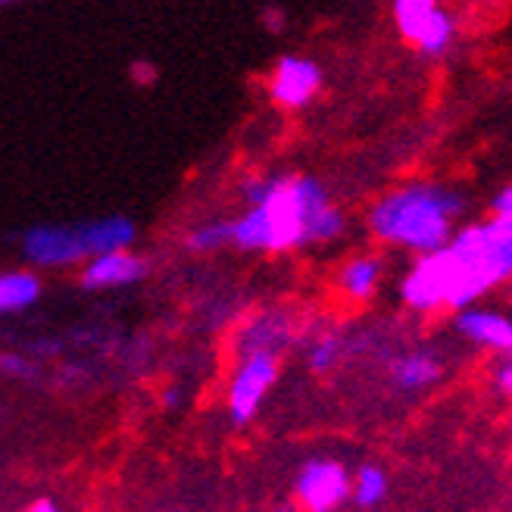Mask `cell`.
<instances>
[{"label": "cell", "mask_w": 512, "mask_h": 512, "mask_svg": "<svg viewBox=\"0 0 512 512\" xmlns=\"http://www.w3.org/2000/svg\"><path fill=\"white\" fill-rule=\"evenodd\" d=\"M453 331L463 341H469L478 350H488L497 356H512V316L494 306H463L453 313Z\"/></svg>", "instance_id": "9c48e42d"}, {"label": "cell", "mask_w": 512, "mask_h": 512, "mask_svg": "<svg viewBox=\"0 0 512 512\" xmlns=\"http://www.w3.org/2000/svg\"><path fill=\"white\" fill-rule=\"evenodd\" d=\"M466 207V194L456 185L438 178H409L372 200L366 228L378 244L422 256L441 250L453 238Z\"/></svg>", "instance_id": "7a4b0ae2"}, {"label": "cell", "mask_w": 512, "mask_h": 512, "mask_svg": "<svg viewBox=\"0 0 512 512\" xmlns=\"http://www.w3.org/2000/svg\"><path fill=\"white\" fill-rule=\"evenodd\" d=\"M456 35H459L456 16L447 7H441L438 13L431 16V22L425 25V29H422V35L413 41V47L419 50L425 60H438L456 44Z\"/></svg>", "instance_id": "2e32d148"}, {"label": "cell", "mask_w": 512, "mask_h": 512, "mask_svg": "<svg viewBox=\"0 0 512 512\" xmlns=\"http://www.w3.org/2000/svg\"><path fill=\"white\" fill-rule=\"evenodd\" d=\"M494 384L503 394H512V356H506V363L494 372Z\"/></svg>", "instance_id": "603a6c76"}, {"label": "cell", "mask_w": 512, "mask_h": 512, "mask_svg": "<svg viewBox=\"0 0 512 512\" xmlns=\"http://www.w3.org/2000/svg\"><path fill=\"white\" fill-rule=\"evenodd\" d=\"M88 260L100 253H113V250H132L135 244V222L125 216H104V219H91L79 225Z\"/></svg>", "instance_id": "5bb4252c"}, {"label": "cell", "mask_w": 512, "mask_h": 512, "mask_svg": "<svg viewBox=\"0 0 512 512\" xmlns=\"http://www.w3.org/2000/svg\"><path fill=\"white\" fill-rule=\"evenodd\" d=\"M444 378V360L434 350L416 347L406 350L391 360V381L394 388L416 394V391H428L431 384H438Z\"/></svg>", "instance_id": "4fadbf2b"}, {"label": "cell", "mask_w": 512, "mask_h": 512, "mask_svg": "<svg viewBox=\"0 0 512 512\" xmlns=\"http://www.w3.org/2000/svg\"><path fill=\"white\" fill-rule=\"evenodd\" d=\"M247 210L232 219V244L250 253H288L331 244L347 216L316 175H250L241 185Z\"/></svg>", "instance_id": "6da1fadb"}, {"label": "cell", "mask_w": 512, "mask_h": 512, "mask_svg": "<svg viewBox=\"0 0 512 512\" xmlns=\"http://www.w3.org/2000/svg\"><path fill=\"white\" fill-rule=\"evenodd\" d=\"M22 256L38 269H66L88 260L79 225H35L22 235Z\"/></svg>", "instance_id": "52a82bcc"}, {"label": "cell", "mask_w": 512, "mask_h": 512, "mask_svg": "<svg viewBox=\"0 0 512 512\" xmlns=\"http://www.w3.org/2000/svg\"><path fill=\"white\" fill-rule=\"evenodd\" d=\"M10 4H16V0H0V7H10Z\"/></svg>", "instance_id": "4316f807"}, {"label": "cell", "mask_w": 512, "mask_h": 512, "mask_svg": "<svg viewBox=\"0 0 512 512\" xmlns=\"http://www.w3.org/2000/svg\"><path fill=\"white\" fill-rule=\"evenodd\" d=\"M322 91V69L310 57H281L269 72V97L285 110L310 107Z\"/></svg>", "instance_id": "ba28073f"}, {"label": "cell", "mask_w": 512, "mask_h": 512, "mask_svg": "<svg viewBox=\"0 0 512 512\" xmlns=\"http://www.w3.org/2000/svg\"><path fill=\"white\" fill-rule=\"evenodd\" d=\"M147 275L144 256L132 250H113V253H100L85 260L82 269V288L88 291H110V288H128L138 285Z\"/></svg>", "instance_id": "8fae6325"}, {"label": "cell", "mask_w": 512, "mask_h": 512, "mask_svg": "<svg viewBox=\"0 0 512 512\" xmlns=\"http://www.w3.org/2000/svg\"><path fill=\"white\" fill-rule=\"evenodd\" d=\"M163 406H166V409L182 406V388H166V394H163Z\"/></svg>", "instance_id": "d4e9b609"}, {"label": "cell", "mask_w": 512, "mask_h": 512, "mask_svg": "<svg viewBox=\"0 0 512 512\" xmlns=\"http://www.w3.org/2000/svg\"><path fill=\"white\" fill-rule=\"evenodd\" d=\"M384 281V260L375 253H356L350 260L341 263L338 275H335V288L347 303H369Z\"/></svg>", "instance_id": "7c38bea8"}, {"label": "cell", "mask_w": 512, "mask_h": 512, "mask_svg": "<svg viewBox=\"0 0 512 512\" xmlns=\"http://www.w3.org/2000/svg\"><path fill=\"white\" fill-rule=\"evenodd\" d=\"M41 297V278L29 269L0 272V316L22 313Z\"/></svg>", "instance_id": "9a60e30c"}, {"label": "cell", "mask_w": 512, "mask_h": 512, "mask_svg": "<svg viewBox=\"0 0 512 512\" xmlns=\"http://www.w3.org/2000/svg\"><path fill=\"white\" fill-rule=\"evenodd\" d=\"M281 375V356L272 353H247L238 356V363L225 384V413L232 425H250L266 403L269 391Z\"/></svg>", "instance_id": "277c9868"}, {"label": "cell", "mask_w": 512, "mask_h": 512, "mask_svg": "<svg viewBox=\"0 0 512 512\" xmlns=\"http://www.w3.org/2000/svg\"><path fill=\"white\" fill-rule=\"evenodd\" d=\"M441 7H444L441 0H391V16L400 38L406 44H413Z\"/></svg>", "instance_id": "e0dca14e"}, {"label": "cell", "mask_w": 512, "mask_h": 512, "mask_svg": "<svg viewBox=\"0 0 512 512\" xmlns=\"http://www.w3.org/2000/svg\"><path fill=\"white\" fill-rule=\"evenodd\" d=\"M225 244H232V222H207L188 235V250L194 253H213Z\"/></svg>", "instance_id": "ffe728a7"}, {"label": "cell", "mask_w": 512, "mask_h": 512, "mask_svg": "<svg viewBox=\"0 0 512 512\" xmlns=\"http://www.w3.org/2000/svg\"><path fill=\"white\" fill-rule=\"evenodd\" d=\"M25 512H60V506H57V500H50V497H41V500H35L29 509Z\"/></svg>", "instance_id": "cb8c5ba5"}, {"label": "cell", "mask_w": 512, "mask_h": 512, "mask_svg": "<svg viewBox=\"0 0 512 512\" xmlns=\"http://www.w3.org/2000/svg\"><path fill=\"white\" fill-rule=\"evenodd\" d=\"M297 335L294 319L281 310H266L256 313L253 319H247L241 325V331L235 335V353L247 356V353H272L281 356Z\"/></svg>", "instance_id": "30bf717a"}, {"label": "cell", "mask_w": 512, "mask_h": 512, "mask_svg": "<svg viewBox=\"0 0 512 512\" xmlns=\"http://www.w3.org/2000/svg\"><path fill=\"white\" fill-rule=\"evenodd\" d=\"M441 250L450 266L447 310L456 313L512 281V216L459 225Z\"/></svg>", "instance_id": "3957f363"}, {"label": "cell", "mask_w": 512, "mask_h": 512, "mask_svg": "<svg viewBox=\"0 0 512 512\" xmlns=\"http://www.w3.org/2000/svg\"><path fill=\"white\" fill-rule=\"evenodd\" d=\"M400 300L409 313L434 316L447 310L450 300V266L444 250H431L413 260L400 278Z\"/></svg>", "instance_id": "5b68a950"}, {"label": "cell", "mask_w": 512, "mask_h": 512, "mask_svg": "<svg viewBox=\"0 0 512 512\" xmlns=\"http://www.w3.org/2000/svg\"><path fill=\"white\" fill-rule=\"evenodd\" d=\"M350 472L341 459L316 456L294 478V500L303 512H335L350 497Z\"/></svg>", "instance_id": "8992f818"}, {"label": "cell", "mask_w": 512, "mask_h": 512, "mask_svg": "<svg viewBox=\"0 0 512 512\" xmlns=\"http://www.w3.org/2000/svg\"><path fill=\"white\" fill-rule=\"evenodd\" d=\"M491 216H512V182L491 197Z\"/></svg>", "instance_id": "7402d4cb"}, {"label": "cell", "mask_w": 512, "mask_h": 512, "mask_svg": "<svg viewBox=\"0 0 512 512\" xmlns=\"http://www.w3.org/2000/svg\"><path fill=\"white\" fill-rule=\"evenodd\" d=\"M0 369L16 375V378H35V372H38L35 363L25 360V356H4V360H0Z\"/></svg>", "instance_id": "44dd1931"}, {"label": "cell", "mask_w": 512, "mask_h": 512, "mask_svg": "<svg viewBox=\"0 0 512 512\" xmlns=\"http://www.w3.org/2000/svg\"><path fill=\"white\" fill-rule=\"evenodd\" d=\"M388 491H391V478L375 463L360 466L350 478V497L356 500V506H363V509L381 506L384 497H388Z\"/></svg>", "instance_id": "ac0fdd59"}, {"label": "cell", "mask_w": 512, "mask_h": 512, "mask_svg": "<svg viewBox=\"0 0 512 512\" xmlns=\"http://www.w3.org/2000/svg\"><path fill=\"white\" fill-rule=\"evenodd\" d=\"M272 512H303L300 506H278V509H272Z\"/></svg>", "instance_id": "484cf974"}, {"label": "cell", "mask_w": 512, "mask_h": 512, "mask_svg": "<svg viewBox=\"0 0 512 512\" xmlns=\"http://www.w3.org/2000/svg\"><path fill=\"white\" fill-rule=\"evenodd\" d=\"M344 353H347L344 335H338V331H322V335L313 338L310 347H306V366H310L316 375H325L331 369H338Z\"/></svg>", "instance_id": "d6986e66"}]
</instances>
